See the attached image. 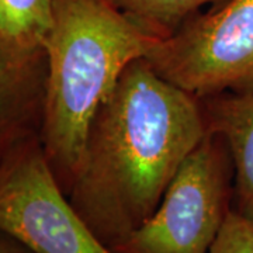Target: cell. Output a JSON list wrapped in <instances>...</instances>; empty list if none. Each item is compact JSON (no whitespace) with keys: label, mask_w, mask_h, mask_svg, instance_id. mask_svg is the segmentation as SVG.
<instances>
[{"label":"cell","mask_w":253,"mask_h":253,"mask_svg":"<svg viewBox=\"0 0 253 253\" xmlns=\"http://www.w3.org/2000/svg\"><path fill=\"white\" fill-rule=\"evenodd\" d=\"M207 132L200 99L139 58L96 113L68 197L111 248L154 214Z\"/></svg>","instance_id":"6da1fadb"},{"label":"cell","mask_w":253,"mask_h":253,"mask_svg":"<svg viewBox=\"0 0 253 253\" xmlns=\"http://www.w3.org/2000/svg\"><path fill=\"white\" fill-rule=\"evenodd\" d=\"M162 37L111 0H55L45 42V96L40 131L46 159L68 194L90 126L126 66Z\"/></svg>","instance_id":"7a4b0ae2"},{"label":"cell","mask_w":253,"mask_h":253,"mask_svg":"<svg viewBox=\"0 0 253 253\" xmlns=\"http://www.w3.org/2000/svg\"><path fill=\"white\" fill-rule=\"evenodd\" d=\"M234 169L224 139L208 131L184 159L159 206L111 246L114 253H210L232 210Z\"/></svg>","instance_id":"3957f363"},{"label":"cell","mask_w":253,"mask_h":253,"mask_svg":"<svg viewBox=\"0 0 253 253\" xmlns=\"http://www.w3.org/2000/svg\"><path fill=\"white\" fill-rule=\"evenodd\" d=\"M145 59L197 99L253 90V0H222L200 11Z\"/></svg>","instance_id":"277c9868"},{"label":"cell","mask_w":253,"mask_h":253,"mask_svg":"<svg viewBox=\"0 0 253 253\" xmlns=\"http://www.w3.org/2000/svg\"><path fill=\"white\" fill-rule=\"evenodd\" d=\"M0 231L34 253H114L59 186L40 134L0 161Z\"/></svg>","instance_id":"5b68a950"},{"label":"cell","mask_w":253,"mask_h":253,"mask_svg":"<svg viewBox=\"0 0 253 253\" xmlns=\"http://www.w3.org/2000/svg\"><path fill=\"white\" fill-rule=\"evenodd\" d=\"M45 76V54H21L0 38V161L24 138L40 134Z\"/></svg>","instance_id":"8992f818"},{"label":"cell","mask_w":253,"mask_h":253,"mask_svg":"<svg viewBox=\"0 0 253 253\" xmlns=\"http://www.w3.org/2000/svg\"><path fill=\"white\" fill-rule=\"evenodd\" d=\"M208 131L225 142L234 169L232 208L253 218V90L200 99Z\"/></svg>","instance_id":"52a82bcc"},{"label":"cell","mask_w":253,"mask_h":253,"mask_svg":"<svg viewBox=\"0 0 253 253\" xmlns=\"http://www.w3.org/2000/svg\"><path fill=\"white\" fill-rule=\"evenodd\" d=\"M55 0H0V38L24 55H44Z\"/></svg>","instance_id":"ba28073f"},{"label":"cell","mask_w":253,"mask_h":253,"mask_svg":"<svg viewBox=\"0 0 253 253\" xmlns=\"http://www.w3.org/2000/svg\"><path fill=\"white\" fill-rule=\"evenodd\" d=\"M126 16L159 37L174 33L206 6L222 0H111Z\"/></svg>","instance_id":"9c48e42d"},{"label":"cell","mask_w":253,"mask_h":253,"mask_svg":"<svg viewBox=\"0 0 253 253\" xmlns=\"http://www.w3.org/2000/svg\"><path fill=\"white\" fill-rule=\"evenodd\" d=\"M210 253H253V218L232 208Z\"/></svg>","instance_id":"30bf717a"},{"label":"cell","mask_w":253,"mask_h":253,"mask_svg":"<svg viewBox=\"0 0 253 253\" xmlns=\"http://www.w3.org/2000/svg\"><path fill=\"white\" fill-rule=\"evenodd\" d=\"M0 253H34L16 238L0 231Z\"/></svg>","instance_id":"8fae6325"}]
</instances>
